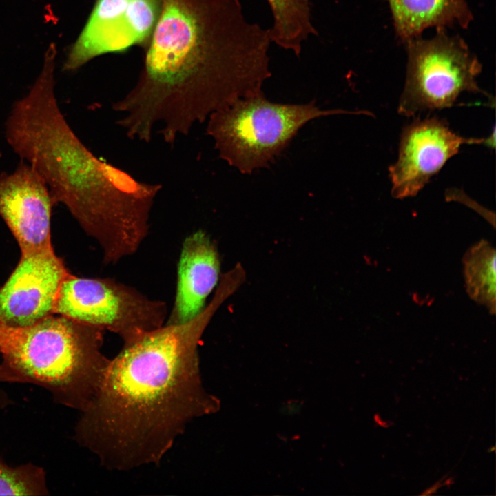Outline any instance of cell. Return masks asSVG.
<instances>
[{
  "label": "cell",
  "instance_id": "6da1fadb",
  "mask_svg": "<svg viewBox=\"0 0 496 496\" xmlns=\"http://www.w3.org/2000/svg\"><path fill=\"white\" fill-rule=\"evenodd\" d=\"M271 43L240 0H162L138 81L113 104L124 114L117 123L148 143L161 123L173 145L214 112L262 92Z\"/></svg>",
  "mask_w": 496,
  "mask_h": 496
},
{
  "label": "cell",
  "instance_id": "7a4b0ae2",
  "mask_svg": "<svg viewBox=\"0 0 496 496\" xmlns=\"http://www.w3.org/2000/svg\"><path fill=\"white\" fill-rule=\"evenodd\" d=\"M211 307L123 343L110 359L74 439L112 471L158 464L187 424L216 408L203 387L198 346Z\"/></svg>",
  "mask_w": 496,
  "mask_h": 496
},
{
  "label": "cell",
  "instance_id": "3957f363",
  "mask_svg": "<svg viewBox=\"0 0 496 496\" xmlns=\"http://www.w3.org/2000/svg\"><path fill=\"white\" fill-rule=\"evenodd\" d=\"M103 331L52 314L26 326L0 322V383L31 384L61 405L82 411L108 364Z\"/></svg>",
  "mask_w": 496,
  "mask_h": 496
},
{
  "label": "cell",
  "instance_id": "277c9868",
  "mask_svg": "<svg viewBox=\"0 0 496 496\" xmlns=\"http://www.w3.org/2000/svg\"><path fill=\"white\" fill-rule=\"evenodd\" d=\"M347 113L354 112L321 110L313 102L272 103L260 92L211 113L206 131L220 157L248 174L270 165L310 121Z\"/></svg>",
  "mask_w": 496,
  "mask_h": 496
},
{
  "label": "cell",
  "instance_id": "5b68a950",
  "mask_svg": "<svg viewBox=\"0 0 496 496\" xmlns=\"http://www.w3.org/2000/svg\"><path fill=\"white\" fill-rule=\"evenodd\" d=\"M436 30L431 38L418 37L406 43V81L397 108L401 115L451 107L464 92L491 99L477 85L482 65L464 40L444 28Z\"/></svg>",
  "mask_w": 496,
  "mask_h": 496
},
{
  "label": "cell",
  "instance_id": "8992f818",
  "mask_svg": "<svg viewBox=\"0 0 496 496\" xmlns=\"http://www.w3.org/2000/svg\"><path fill=\"white\" fill-rule=\"evenodd\" d=\"M54 314L108 331L123 343L165 323L166 304L110 278L69 273L63 281Z\"/></svg>",
  "mask_w": 496,
  "mask_h": 496
},
{
  "label": "cell",
  "instance_id": "52a82bcc",
  "mask_svg": "<svg viewBox=\"0 0 496 496\" xmlns=\"http://www.w3.org/2000/svg\"><path fill=\"white\" fill-rule=\"evenodd\" d=\"M161 8L162 0H96L63 69L74 71L103 54L146 47Z\"/></svg>",
  "mask_w": 496,
  "mask_h": 496
},
{
  "label": "cell",
  "instance_id": "ba28073f",
  "mask_svg": "<svg viewBox=\"0 0 496 496\" xmlns=\"http://www.w3.org/2000/svg\"><path fill=\"white\" fill-rule=\"evenodd\" d=\"M495 134L467 138L453 132L437 117L417 119L402 131L396 162L389 169L391 195L403 199L416 196L465 144L495 145Z\"/></svg>",
  "mask_w": 496,
  "mask_h": 496
},
{
  "label": "cell",
  "instance_id": "9c48e42d",
  "mask_svg": "<svg viewBox=\"0 0 496 496\" xmlns=\"http://www.w3.org/2000/svg\"><path fill=\"white\" fill-rule=\"evenodd\" d=\"M69 273L52 247L21 254L0 287V322L26 326L54 314L59 291Z\"/></svg>",
  "mask_w": 496,
  "mask_h": 496
},
{
  "label": "cell",
  "instance_id": "30bf717a",
  "mask_svg": "<svg viewBox=\"0 0 496 496\" xmlns=\"http://www.w3.org/2000/svg\"><path fill=\"white\" fill-rule=\"evenodd\" d=\"M54 205L43 179L24 161L12 173L0 175V216L18 242L21 254L52 247Z\"/></svg>",
  "mask_w": 496,
  "mask_h": 496
},
{
  "label": "cell",
  "instance_id": "8fae6325",
  "mask_svg": "<svg viewBox=\"0 0 496 496\" xmlns=\"http://www.w3.org/2000/svg\"><path fill=\"white\" fill-rule=\"evenodd\" d=\"M219 273L218 252L209 237L202 231L188 236L183 243L178 264L174 306L165 323H185L202 312Z\"/></svg>",
  "mask_w": 496,
  "mask_h": 496
},
{
  "label": "cell",
  "instance_id": "7c38bea8",
  "mask_svg": "<svg viewBox=\"0 0 496 496\" xmlns=\"http://www.w3.org/2000/svg\"><path fill=\"white\" fill-rule=\"evenodd\" d=\"M395 33L405 43L429 28H467L473 15L466 0H387Z\"/></svg>",
  "mask_w": 496,
  "mask_h": 496
},
{
  "label": "cell",
  "instance_id": "4fadbf2b",
  "mask_svg": "<svg viewBox=\"0 0 496 496\" xmlns=\"http://www.w3.org/2000/svg\"><path fill=\"white\" fill-rule=\"evenodd\" d=\"M273 15L272 43L299 56L302 44L317 34L311 21L309 0H267Z\"/></svg>",
  "mask_w": 496,
  "mask_h": 496
},
{
  "label": "cell",
  "instance_id": "5bb4252c",
  "mask_svg": "<svg viewBox=\"0 0 496 496\" xmlns=\"http://www.w3.org/2000/svg\"><path fill=\"white\" fill-rule=\"evenodd\" d=\"M464 276L469 297L495 313V249L482 240L463 257Z\"/></svg>",
  "mask_w": 496,
  "mask_h": 496
},
{
  "label": "cell",
  "instance_id": "9a60e30c",
  "mask_svg": "<svg viewBox=\"0 0 496 496\" xmlns=\"http://www.w3.org/2000/svg\"><path fill=\"white\" fill-rule=\"evenodd\" d=\"M45 470L32 463L9 466L0 459V495H49Z\"/></svg>",
  "mask_w": 496,
  "mask_h": 496
}]
</instances>
